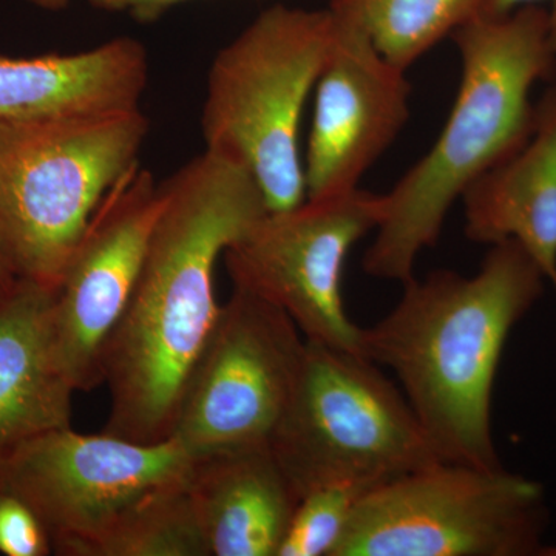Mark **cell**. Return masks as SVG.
Returning a JSON list of instances; mask_svg holds the SVG:
<instances>
[{
  "mask_svg": "<svg viewBox=\"0 0 556 556\" xmlns=\"http://www.w3.org/2000/svg\"><path fill=\"white\" fill-rule=\"evenodd\" d=\"M382 211L383 195L358 188L268 212L223 254L233 289L287 313L309 342L362 354V328L343 305L342 273Z\"/></svg>",
  "mask_w": 556,
  "mask_h": 556,
  "instance_id": "9c48e42d",
  "label": "cell"
},
{
  "mask_svg": "<svg viewBox=\"0 0 556 556\" xmlns=\"http://www.w3.org/2000/svg\"><path fill=\"white\" fill-rule=\"evenodd\" d=\"M334 35L331 10L274 5L208 70L201 113L206 150L247 167L269 212L306 200L300 123Z\"/></svg>",
  "mask_w": 556,
  "mask_h": 556,
  "instance_id": "5b68a950",
  "label": "cell"
},
{
  "mask_svg": "<svg viewBox=\"0 0 556 556\" xmlns=\"http://www.w3.org/2000/svg\"><path fill=\"white\" fill-rule=\"evenodd\" d=\"M188 490L207 556H277L299 503L268 444L193 457Z\"/></svg>",
  "mask_w": 556,
  "mask_h": 556,
  "instance_id": "5bb4252c",
  "label": "cell"
},
{
  "mask_svg": "<svg viewBox=\"0 0 556 556\" xmlns=\"http://www.w3.org/2000/svg\"><path fill=\"white\" fill-rule=\"evenodd\" d=\"M17 285H20V280L11 273L9 266L0 260V305L10 299Z\"/></svg>",
  "mask_w": 556,
  "mask_h": 556,
  "instance_id": "603a6c76",
  "label": "cell"
},
{
  "mask_svg": "<svg viewBox=\"0 0 556 556\" xmlns=\"http://www.w3.org/2000/svg\"><path fill=\"white\" fill-rule=\"evenodd\" d=\"M161 206V182L138 163L109 190L70 258L51 318L58 364L75 391L102 386L105 346L129 305Z\"/></svg>",
  "mask_w": 556,
  "mask_h": 556,
  "instance_id": "8fae6325",
  "label": "cell"
},
{
  "mask_svg": "<svg viewBox=\"0 0 556 556\" xmlns=\"http://www.w3.org/2000/svg\"><path fill=\"white\" fill-rule=\"evenodd\" d=\"M93 9L105 11V13L127 14L131 20L150 24L159 21L163 14L190 2V0H87Z\"/></svg>",
  "mask_w": 556,
  "mask_h": 556,
  "instance_id": "44dd1931",
  "label": "cell"
},
{
  "mask_svg": "<svg viewBox=\"0 0 556 556\" xmlns=\"http://www.w3.org/2000/svg\"><path fill=\"white\" fill-rule=\"evenodd\" d=\"M515 241L493 244L475 276L439 269L405 281L382 320L362 328L361 353L391 369L445 463L500 468L492 430L497 367L511 329L544 291Z\"/></svg>",
  "mask_w": 556,
  "mask_h": 556,
  "instance_id": "7a4b0ae2",
  "label": "cell"
},
{
  "mask_svg": "<svg viewBox=\"0 0 556 556\" xmlns=\"http://www.w3.org/2000/svg\"><path fill=\"white\" fill-rule=\"evenodd\" d=\"M305 346L287 313L233 289L190 369L170 438L193 457L268 444Z\"/></svg>",
  "mask_w": 556,
  "mask_h": 556,
  "instance_id": "ba28073f",
  "label": "cell"
},
{
  "mask_svg": "<svg viewBox=\"0 0 556 556\" xmlns=\"http://www.w3.org/2000/svg\"><path fill=\"white\" fill-rule=\"evenodd\" d=\"M0 555L49 556V530L22 497L0 486Z\"/></svg>",
  "mask_w": 556,
  "mask_h": 556,
  "instance_id": "ffe728a7",
  "label": "cell"
},
{
  "mask_svg": "<svg viewBox=\"0 0 556 556\" xmlns=\"http://www.w3.org/2000/svg\"><path fill=\"white\" fill-rule=\"evenodd\" d=\"M193 456L175 439L142 444L72 426L28 439L0 459V486L16 493L49 530L53 554L73 556L160 486L189 477Z\"/></svg>",
  "mask_w": 556,
  "mask_h": 556,
  "instance_id": "30bf717a",
  "label": "cell"
},
{
  "mask_svg": "<svg viewBox=\"0 0 556 556\" xmlns=\"http://www.w3.org/2000/svg\"><path fill=\"white\" fill-rule=\"evenodd\" d=\"M350 10L391 64L412 68L420 58L484 13L490 0H336Z\"/></svg>",
  "mask_w": 556,
  "mask_h": 556,
  "instance_id": "ac0fdd59",
  "label": "cell"
},
{
  "mask_svg": "<svg viewBox=\"0 0 556 556\" xmlns=\"http://www.w3.org/2000/svg\"><path fill=\"white\" fill-rule=\"evenodd\" d=\"M188 479L150 492L73 556H207Z\"/></svg>",
  "mask_w": 556,
  "mask_h": 556,
  "instance_id": "e0dca14e",
  "label": "cell"
},
{
  "mask_svg": "<svg viewBox=\"0 0 556 556\" xmlns=\"http://www.w3.org/2000/svg\"><path fill=\"white\" fill-rule=\"evenodd\" d=\"M56 289L20 280L0 305V459L28 439L72 426L76 391L53 343Z\"/></svg>",
  "mask_w": 556,
  "mask_h": 556,
  "instance_id": "2e32d148",
  "label": "cell"
},
{
  "mask_svg": "<svg viewBox=\"0 0 556 556\" xmlns=\"http://www.w3.org/2000/svg\"><path fill=\"white\" fill-rule=\"evenodd\" d=\"M547 2L548 11H551L552 21V38L556 46V0H490L489 5L484 13L490 16H504V14L511 13V11L521 9L527 5H541V3Z\"/></svg>",
  "mask_w": 556,
  "mask_h": 556,
  "instance_id": "7402d4cb",
  "label": "cell"
},
{
  "mask_svg": "<svg viewBox=\"0 0 556 556\" xmlns=\"http://www.w3.org/2000/svg\"><path fill=\"white\" fill-rule=\"evenodd\" d=\"M547 521L536 481L441 460L369 489L331 556H540Z\"/></svg>",
  "mask_w": 556,
  "mask_h": 556,
  "instance_id": "52a82bcc",
  "label": "cell"
},
{
  "mask_svg": "<svg viewBox=\"0 0 556 556\" xmlns=\"http://www.w3.org/2000/svg\"><path fill=\"white\" fill-rule=\"evenodd\" d=\"M334 35L318 75L306 149V199L358 189L409 119L407 72L376 49L357 17L331 0Z\"/></svg>",
  "mask_w": 556,
  "mask_h": 556,
  "instance_id": "7c38bea8",
  "label": "cell"
},
{
  "mask_svg": "<svg viewBox=\"0 0 556 556\" xmlns=\"http://www.w3.org/2000/svg\"><path fill=\"white\" fill-rule=\"evenodd\" d=\"M463 78L447 123L393 189L383 193L364 269L379 280L415 277L416 260L441 237L450 208L485 172L518 152L535 127L530 93L556 70L551 11L527 5L481 14L452 35Z\"/></svg>",
  "mask_w": 556,
  "mask_h": 556,
  "instance_id": "3957f363",
  "label": "cell"
},
{
  "mask_svg": "<svg viewBox=\"0 0 556 556\" xmlns=\"http://www.w3.org/2000/svg\"><path fill=\"white\" fill-rule=\"evenodd\" d=\"M467 239L515 241L556 294V84L536 104L535 127L518 152L464 192Z\"/></svg>",
  "mask_w": 556,
  "mask_h": 556,
  "instance_id": "4fadbf2b",
  "label": "cell"
},
{
  "mask_svg": "<svg viewBox=\"0 0 556 556\" xmlns=\"http://www.w3.org/2000/svg\"><path fill=\"white\" fill-rule=\"evenodd\" d=\"M540 556H556V546H544Z\"/></svg>",
  "mask_w": 556,
  "mask_h": 556,
  "instance_id": "d4e9b609",
  "label": "cell"
},
{
  "mask_svg": "<svg viewBox=\"0 0 556 556\" xmlns=\"http://www.w3.org/2000/svg\"><path fill=\"white\" fill-rule=\"evenodd\" d=\"M268 445L299 500L317 486H375L442 460L379 365L309 340Z\"/></svg>",
  "mask_w": 556,
  "mask_h": 556,
  "instance_id": "8992f818",
  "label": "cell"
},
{
  "mask_svg": "<svg viewBox=\"0 0 556 556\" xmlns=\"http://www.w3.org/2000/svg\"><path fill=\"white\" fill-rule=\"evenodd\" d=\"M141 109L0 123V260L58 289L110 189L139 163Z\"/></svg>",
  "mask_w": 556,
  "mask_h": 556,
  "instance_id": "277c9868",
  "label": "cell"
},
{
  "mask_svg": "<svg viewBox=\"0 0 556 556\" xmlns=\"http://www.w3.org/2000/svg\"><path fill=\"white\" fill-rule=\"evenodd\" d=\"M163 206L141 273L102 358L105 433L170 439L186 380L217 321L215 266L268 214L254 175L204 149L161 182Z\"/></svg>",
  "mask_w": 556,
  "mask_h": 556,
  "instance_id": "6da1fadb",
  "label": "cell"
},
{
  "mask_svg": "<svg viewBox=\"0 0 556 556\" xmlns=\"http://www.w3.org/2000/svg\"><path fill=\"white\" fill-rule=\"evenodd\" d=\"M31 5L46 11H62L67 9L72 0H27Z\"/></svg>",
  "mask_w": 556,
  "mask_h": 556,
  "instance_id": "cb8c5ba5",
  "label": "cell"
},
{
  "mask_svg": "<svg viewBox=\"0 0 556 556\" xmlns=\"http://www.w3.org/2000/svg\"><path fill=\"white\" fill-rule=\"evenodd\" d=\"M149 76L148 49L129 36L79 53L0 56V123L138 109Z\"/></svg>",
  "mask_w": 556,
  "mask_h": 556,
  "instance_id": "9a60e30c",
  "label": "cell"
},
{
  "mask_svg": "<svg viewBox=\"0 0 556 556\" xmlns=\"http://www.w3.org/2000/svg\"><path fill=\"white\" fill-rule=\"evenodd\" d=\"M369 489L358 482H336L300 497L277 556H331Z\"/></svg>",
  "mask_w": 556,
  "mask_h": 556,
  "instance_id": "d6986e66",
  "label": "cell"
}]
</instances>
